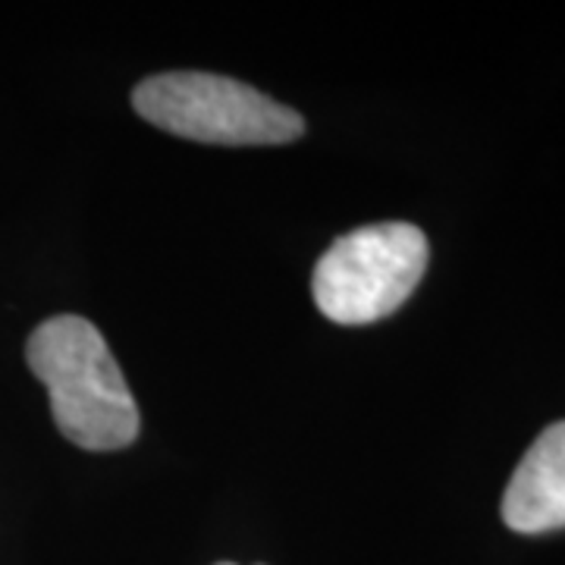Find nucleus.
Masks as SVG:
<instances>
[{
    "label": "nucleus",
    "instance_id": "f257e3e1",
    "mask_svg": "<svg viewBox=\"0 0 565 565\" xmlns=\"http://www.w3.org/2000/svg\"><path fill=\"white\" fill-rule=\"evenodd\" d=\"M25 359L70 444L110 452L139 437V405L95 323L79 315L47 318L29 337Z\"/></svg>",
    "mask_w": 565,
    "mask_h": 565
},
{
    "label": "nucleus",
    "instance_id": "f03ea898",
    "mask_svg": "<svg viewBox=\"0 0 565 565\" xmlns=\"http://www.w3.org/2000/svg\"><path fill=\"white\" fill-rule=\"evenodd\" d=\"M141 120L163 132L207 145H286L305 120L245 82L214 73H163L132 92Z\"/></svg>",
    "mask_w": 565,
    "mask_h": 565
},
{
    "label": "nucleus",
    "instance_id": "7ed1b4c3",
    "mask_svg": "<svg viewBox=\"0 0 565 565\" xmlns=\"http://www.w3.org/2000/svg\"><path fill=\"white\" fill-rule=\"evenodd\" d=\"M424 270L427 239L415 223H371L340 236L323 252L311 289L323 318L359 327L403 308Z\"/></svg>",
    "mask_w": 565,
    "mask_h": 565
},
{
    "label": "nucleus",
    "instance_id": "20e7f679",
    "mask_svg": "<svg viewBox=\"0 0 565 565\" xmlns=\"http://www.w3.org/2000/svg\"><path fill=\"white\" fill-rule=\"evenodd\" d=\"M503 522L519 534L565 527V422L550 424L519 462L505 487Z\"/></svg>",
    "mask_w": 565,
    "mask_h": 565
},
{
    "label": "nucleus",
    "instance_id": "39448f33",
    "mask_svg": "<svg viewBox=\"0 0 565 565\" xmlns=\"http://www.w3.org/2000/svg\"><path fill=\"white\" fill-rule=\"evenodd\" d=\"M221 565H233V563H221Z\"/></svg>",
    "mask_w": 565,
    "mask_h": 565
}]
</instances>
